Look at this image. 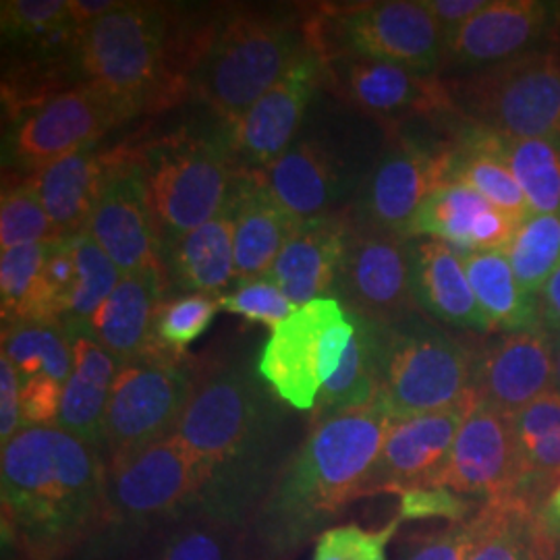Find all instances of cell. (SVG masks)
Returning a JSON list of instances; mask_svg holds the SVG:
<instances>
[{
    "mask_svg": "<svg viewBox=\"0 0 560 560\" xmlns=\"http://www.w3.org/2000/svg\"><path fill=\"white\" fill-rule=\"evenodd\" d=\"M258 374L222 365L194 384L175 428L208 471L196 509L249 527L284 459V411Z\"/></svg>",
    "mask_w": 560,
    "mask_h": 560,
    "instance_id": "obj_1",
    "label": "cell"
},
{
    "mask_svg": "<svg viewBox=\"0 0 560 560\" xmlns=\"http://www.w3.org/2000/svg\"><path fill=\"white\" fill-rule=\"evenodd\" d=\"M393 418L381 400L312 423L249 521L245 560H295L363 497Z\"/></svg>",
    "mask_w": 560,
    "mask_h": 560,
    "instance_id": "obj_2",
    "label": "cell"
},
{
    "mask_svg": "<svg viewBox=\"0 0 560 560\" xmlns=\"http://www.w3.org/2000/svg\"><path fill=\"white\" fill-rule=\"evenodd\" d=\"M2 534L23 560L67 559L108 521L106 459L59 425H23L2 446Z\"/></svg>",
    "mask_w": 560,
    "mask_h": 560,
    "instance_id": "obj_3",
    "label": "cell"
},
{
    "mask_svg": "<svg viewBox=\"0 0 560 560\" xmlns=\"http://www.w3.org/2000/svg\"><path fill=\"white\" fill-rule=\"evenodd\" d=\"M307 30L272 15H237L212 36L194 88L229 127L266 96L307 52Z\"/></svg>",
    "mask_w": 560,
    "mask_h": 560,
    "instance_id": "obj_4",
    "label": "cell"
},
{
    "mask_svg": "<svg viewBox=\"0 0 560 560\" xmlns=\"http://www.w3.org/2000/svg\"><path fill=\"white\" fill-rule=\"evenodd\" d=\"M474 393V349L416 314L382 324L378 400L393 421L448 409Z\"/></svg>",
    "mask_w": 560,
    "mask_h": 560,
    "instance_id": "obj_5",
    "label": "cell"
},
{
    "mask_svg": "<svg viewBox=\"0 0 560 560\" xmlns=\"http://www.w3.org/2000/svg\"><path fill=\"white\" fill-rule=\"evenodd\" d=\"M457 115L506 140H560V55L527 52L444 80Z\"/></svg>",
    "mask_w": 560,
    "mask_h": 560,
    "instance_id": "obj_6",
    "label": "cell"
},
{
    "mask_svg": "<svg viewBox=\"0 0 560 560\" xmlns=\"http://www.w3.org/2000/svg\"><path fill=\"white\" fill-rule=\"evenodd\" d=\"M138 162L162 245L219 217L237 180L231 145L194 136L156 141Z\"/></svg>",
    "mask_w": 560,
    "mask_h": 560,
    "instance_id": "obj_7",
    "label": "cell"
},
{
    "mask_svg": "<svg viewBox=\"0 0 560 560\" xmlns=\"http://www.w3.org/2000/svg\"><path fill=\"white\" fill-rule=\"evenodd\" d=\"M168 15L159 2H119L81 27L75 59L85 83L140 113L164 75Z\"/></svg>",
    "mask_w": 560,
    "mask_h": 560,
    "instance_id": "obj_8",
    "label": "cell"
},
{
    "mask_svg": "<svg viewBox=\"0 0 560 560\" xmlns=\"http://www.w3.org/2000/svg\"><path fill=\"white\" fill-rule=\"evenodd\" d=\"M305 30L312 50L322 60L365 57L421 73H441L446 36L421 0L342 4L322 11Z\"/></svg>",
    "mask_w": 560,
    "mask_h": 560,
    "instance_id": "obj_9",
    "label": "cell"
},
{
    "mask_svg": "<svg viewBox=\"0 0 560 560\" xmlns=\"http://www.w3.org/2000/svg\"><path fill=\"white\" fill-rule=\"evenodd\" d=\"M355 335V320L337 298L298 307L266 340L258 376L277 399L298 411H314Z\"/></svg>",
    "mask_w": 560,
    "mask_h": 560,
    "instance_id": "obj_10",
    "label": "cell"
},
{
    "mask_svg": "<svg viewBox=\"0 0 560 560\" xmlns=\"http://www.w3.org/2000/svg\"><path fill=\"white\" fill-rule=\"evenodd\" d=\"M194 384L191 372L162 349L120 365L102 430L106 460L173 436Z\"/></svg>",
    "mask_w": 560,
    "mask_h": 560,
    "instance_id": "obj_11",
    "label": "cell"
},
{
    "mask_svg": "<svg viewBox=\"0 0 560 560\" xmlns=\"http://www.w3.org/2000/svg\"><path fill=\"white\" fill-rule=\"evenodd\" d=\"M206 483L203 463L175 434L166 436L106 460L108 520H180L198 506Z\"/></svg>",
    "mask_w": 560,
    "mask_h": 560,
    "instance_id": "obj_12",
    "label": "cell"
},
{
    "mask_svg": "<svg viewBox=\"0 0 560 560\" xmlns=\"http://www.w3.org/2000/svg\"><path fill=\"white\" fill-rule=\"evenodd\" d=\"M413 243L349 219V237L332 291L349 314L397 324L416 314L411 289Z\"/></svg>",
    "mask_w": 560,
    "mask_h": 560,
    "instance_id": "obj_13",
    "label": "cell"
},
{
    "mask_svg": "<svg viewBox=\"0 0 560 560\" xmlns=\"http://www.w3.org/2000/svg\"><path fill=\"white\" fill-rule=\"evenodd\" d=\"M136 113L90 83L60 92L30 110L13 131V161L36 173L50 162L94 148L104 133Z\"/></svg>",
    "mask_w": 560,
    "mask_h": 560,
    "instance_id": "obj_14",
    "label": "cell"
},
{
    "mask_svg": "<svg viewBox=\"0 0 560 560\" xmlns=\"http://www.w3.org/2000/svg\"><path fill=\"white\" fill-rule=\"evenodd\" d=\"M453 145L397 140L374 164L351 221L407 237L421 203L448 185Z\"/></svg>",
    "mask_w": 560,
    "mask_h": 560,
    "instance_id": "obj_15",
    "label": "cell"
},
{
    "mask_svg": "<svg viewBox=\"0 0 560 560\" xmlns=\"http://www.w3.org/2000/svg\"><path fill=\"white\" fill-rule=\"evenodd\" d=\"M324 80L339 98L376 119L399 122L457 115L444 80L397 62L335 57L324 60Z\"/></svg>",
    "mask_w": 560,
    "mask_h": 560,
    "instance_id": "obj_16",
    "label": "cell"
},
{
    "mask_svg": "<svg viewBox=\"0 0 560 560\" xmlns=\"http://www.w3.org/2000/svg\"><path fill=\"white\" fill-rule=\"evenodd\" d=\"M515 481L517 448L513 418L480 400L463 421L432 486L451 488L483 504L511 499Z\"/></svg>",
    "mask_w": 560,
    "mask_h": 560,
    "instance_id": "obj_17",
    "label": "cell"
},
{
    "mask_svg": "<svg viewBox=\"0 0 560 560\" xmlns=\"http://www.w3.org/2000/svg\"><path fill=\"white\" fill-rule=\"evenodd\" d=\"M120 275L162 268V243L150 210L140 162H115L85 226Z\"/></svg>",
    "mask_w": 560,
    "mask_h": 560,
    "instance_id": "obj_18",
    "label": "cell"
},
{
    "mask_svg": "<svg viewBox=\"0 0 560 560\" xmlns=\"http://www.w3.org/2000/svg\"><path fill=\"white\" fill-rule=\"evenodd\" d=\"M324 80V60L310 50L282 80L231 127L235 162L260 173L293 145Z\"/></svg>",
    "mask_w": 560,
    "mask_h": 560,
    "instance_id": "obj_19",
    "label": "cell"
},
{
    "mask_svg": "<svg viewBox=\"0 0 560 560\" xmlns=\"http://www.w3.org/2000/svg\"><path fill=\"white\" fill-rule=\"evenodd\" d=\"M480 395L474 393L457 405L423 413L409 420L393 421L363 497L400 494L411 488L432 486L448 457L463 421L478 407Z\"/></svg>",
    "mask_w": 560,
    "mask_h": 560,
    "instance_id": "obj_20",
    "label": "cell"
},
{
    "mask_svg": "<svg viewBox=\"0 0 560 560\" xmlns=\"http://www.w3.org/2000/svg\"><path fill=\"white\" fill-rule=\"evenodd\" d=\"M557 4L540 0H490L478 15L444 42L441 71H480L534 52L532 46L555 30Z\"/></svg>",
    "mask_w": 560,
    "mask_h": 560,
    "instance_id": "obj_21",
    "label": "cell"
},
{
    "mask_svg": "<svg viewBox=\"0 0 560 560\" xmlns=\"http://www.w3.org/2000/svg\"><path fill=\"white\" fill-rule=\"evenodd\" d=\"M555 388V340L544 326L502 335L476 351V393L511 418Z\"/></svg>",
    "mask_w": 560,
    "mask_h": 560,
    "instance_id": "obj_22",
    "label": "cell"
},
{
    "mask_svg": "<svg viewBox=\"0 0 560 560\" xmlns=\"http://www.w3.org/2000/svg\"><path fill=\"white\" fill-rule=\"evenodd\" d=\"M520 222L463 185H444L421 203L407 240L444 241L463 254L504 252Z\"/></svg>",
    "mask_w": 560,
    "mask_h": 560,
    "instance_id": "obj_23",
    "label": "cell"
},
{
    "mask_svg": "<svg viewBox=\"0 0 560 560\" xmlns=\"http://www.w3.org/2000/svg\"><path fill=\"white\" fill-rule=\"evenodd\" d=\"M349 237V212L301 222L284 243L268 279L298 307L332 291Z\"/></svg>",
    "mask_w": 560,
    "mask_h": 560,
    "instance_id": "obj_24",
    "label": "cell"
},
{
    "mask_svg": "<svg viewBox=\"0 0 560 560\" xmlns=\"http://www.w3.org/2000/svg\"><path fill=\"white\" fill-rule=\"evenodd\" d=\"M162 268L122 275L113 295L88 322H80L120 365L156 351V320L161 312Z\"/></svg>",
    "mask_w": 560,
    "mask_h": 560,
    "instance_id": "obj_25",
    "label": "cell"
},
{
    "mask_svg": "<svg viewBox=\"0 0 560 560\" xmlns=\"http://www.w3.org/2000/svg\"><path fill=\"white\" fill-rule=\"evenodd\" d=\"M229 203L235 219V280L264 279L301 222L282 208L258 173L241 179L237 175Z\"/></svg>",
    "mask_w": 560,
    "mask_h": 560,
    "instance_id": "obj_26",
    "label": "cell"
},
{
    "mask_svg": "<svg viewBox=\"0 0 560 560\" xmlns=\"http://www.w3.org/2000/svg\"><path fill=\"white\" fill-rule=\"evenodd\" d=\"M258 175L282 208L300 222L330 214L347 183L332 150L324 141L305 136H298L279 161Z\"/></svg>",
    "mask_w": 560,
    "mask_h": 560,
    "instance_id": "obj_27",
    "label": "cell"
},
{
    "mask_svg": "<svg viewBox=\"0 0 560 560\" xmlns=\"http://www.w3.org/2000/svg\"><path fill=\"white\" fill-rule=\"evenodd\" d=\"M62 324L73 345V370L65 384L57 425L102 451L104 416L119 374V361L80 322Z\"/></svg>",
    "mask_w": 560,
    "mask_h": 560,
    "instance_id": "obj_28",
    "label": "cell"
},
{
    "mask_svg": "<svg viewBox=\"0 0 560 560\" xmlns=\"http://www.w3.org/2000/svg\"><path fill=\"white\" fill-rule=\"evenodd\" d=\"M411 289L416 305L434 320L488 332L474 289L467 279L463 254L439 240L413 243Z\"/></svg>",
    "mask_w": 560,
    "mask_h": 560,
    "instance_id": "obj_29",
    "label": "cell"
},
{
    "mask_svg": "<svg viewBox=\"0 0 560 560\" xmlns=\"http://www.w3.org/2000/svg\"><path fill=\"white\" fill-rule=\"evenodd\" d=\"M162 266L185 291L217 298L235 280V219L226 201L212 221L162 245Z\"/></svg>",
    "mask_w": 560,
    "mask_h": 560,
    "instance_id": "obj_30",
    "label": "cell"
},
{
    "mask_svg": "<svg viewBox=\"0 0 560 560\" xmlns=\"http://www.w3.org/2000/svg\"><path fill=\"white\" fill-rule=\"evenodd\" d=\"M517 481L513 497L540 513L560 481V393L555 388L513 416Z\"/></svg>",
    "mask_w": 560,
    "mask_h": 560,
    "instance_id": "obj_31",
    "label": "cell"
},
{
    "mask_svg": "<svg viewBox=\"0 0 560 560\" xmlns=\"http://www.w3.org/2000/svg\"><path fill=\"white\" fill-rule=\"evenodd\" d=\"M110 166L90 148L50 162L30 175L50 221L65 240L85 231Z\"/></svg>",
    "mask_w": 560,
    "mask_h": 560,
    "instance_id": "obj_32",
    "label": "cell"
},
{
    "mask_svg": "<svg viewBox=\"0 0 560 560\" xmlns=\"http://www.w3.org/2000/svg\"><path fill=\"white\" fill-rule=\"evenodd\" d=\"M448 185L469 187L517 222L532 214L520 183L504 159L499 136L480 127L469 125L453 143Z\"/></svg>",
    "mask_w": 560,
    "mask_h": 560,
    "instance_id": "obj_33",
    "label": "cell"
},
{
    "mask_svg": "<svg viewBox=\"0 0 560 560\" xmlns=\"http://www.w3.org/2000/svg\"><path fill=\"white\" fill-rule=\"evenodd\" d=\"M463 266L488 332L511 335L541 328L538 300L523 291L504 252L463 254Z\"/></svg>",
    "mask_w": 560,
    "mask_h": 560,
    "instance_id": "obj_34",
    "label": "cell"
},
{
    "mask_svg": "<svg viewBox=\"0 0 560 560\" xmlns=\"http://www.w3.org/2000/svg\"><path fill=\"white\" fill-rule=\"evenodd\" d=\"M351 316L355 320V335L340 360L337 374L320 390L312 423L372 405L381 395L382 324L355 314Z\"/></svg>",
    "mask_w": 560,
    "mask_h": 560,
    "instance_id": "obj_35",
    "label": "cell"
},
{
    "mask_svg": "<svg viewBox=\"0 0 560 560\" xmlns=\"http://www.w3.org/2000/svg\"><path fill=\"white\" fill-rule=\"evenodd\" d=\"M2 355L25 382H55L65 388L73 370V345L62 320H25L2 326Z\"/></svg>",
    "mask_w": 560,
    "mask_h": 560,
    "instance_id": "obj_36",
    "label": "cell"
},
{
    "mask_svg": "<svg viewBox=\"0 0 560 560\" xmlns=\"http://www.w3.org/2000/svg\"><path fill=\"white\" fill-rule=\"evenodd\" d=\"M55 245L57 243H32L2 249V326L25 320H55L50 314L44 282V270Z\"/></svg>",
    "mask_w": 560,
    "mask_h": 560,
    "instance_id": "obj_37",
    "label": "cell"
},
{
    "mask_svg": "<svg viewBox=\"0 0 560 560\" xmlns=\"http://www.w3.org/2000/svg\"><path fill=\"white\" fill-rule=\"evenodd\" d=\"M476 515L480 521V540L469 560H532L540 532L538 511L511 497L483 502Z\"/></svg>",
    "mask_w": 560,
    "mask_h": 560,
    "instance_id": "obj_38",
    "label": "cell"
},
{
    "mask_svg": "<svg viewBox=\"0 0 560 560\" xmlns=\"http://www.w3.org/2000/svg\"><path fill=\"white\" fill-rule=\"evenodd\" d=\"M499 140L529 212L560 214V140Z\"/></svg>",
    "mask_w": 560,
    "mask_h": 560,
    "instance_id": "obj_39",
    "label": "cell"
},
{
    "mask_svg": "<svg viewBox=\"0 0 560 560\" xmlns=\"http://www.w3.org/2000/svg\"><path fill=\"white\" fill-rule=\"evenodd\" d=\"M247 527L200 509L177 520L161 560H245Z\"/></svg>",
    "mask_w": 560,
    "mask_h": 560,
    "instance_id": "obj_40",
    "label": "cell"
},
{
    "mask_svg": "<svg viewBox=\"0 0 560 560\" xmlns=\"http://www.w3.org/2000/svg\"><path fill=\"white\" fill-rule=\"evenodd\" d=\"M504 256L523 291L538 300L546 280L560 266V214H529L520 222Z\"/></svg>",
    "mask_w": 560,
    "mask_h": 560,
    "instance_id": "obj_41",
    "label": "cell"
},
{
    "mask_svg": "<svg viewBox=\"0 0 560 560\" xmlns=\"http://www.w3.org/2000/svg\"><path fill=\"white\" fill-rule=\"evenodd\" d=\"M0 25L4 38L38 42L42 48L75 46L80 36L71 20V0H4Z\"/></svg>",
    "mask_w": 560,
    "mask_h": 560,
    "instance_id": "obj_42",
    "label": "cell"
},
{
    "mask_svg": "<svg viewBox=\"0 0 560 560\" xmlns=\"http://www.w3.org/2000/svg\"><path fill=\"white\" fill-rule=\"evenodd\" d=\"M71 241L78 279L62 322H88L101 310L102 303L113 295L122 275L115 261L102 252L101 245L90 237L88 231H81Z\"/></svg>",
    "mask_w": 560,
    "mask_h": 560,
    "instance_id": "obj_43",
    "label": "cell"
},
{
    "mask_svg": "<svg viewBox=\"0 0 560 560\" xmlns=\"http://www.w3.org/2000/svg\"><path fill=\"white\" fill-rule=\"evenodd\" d=\"M59 241H65V237L50 221L30 177L11 189H4L2 206H0V247L2 249L32 245V243H59Z\"/></svg>",
    "mask_w": 560,
    "mask_h": 560,
    "instance_id": "obj_44",
    "label": "cell"
},
{
    "mask_svg": "<svg viewBox=\"0 0 560 560\" xmlns=\"http://www.w3.org/2000/svg\"><path fill=\"white\" fill-rule=\"evenodd\" d=\"M219 310V298L198 293L162 305L154 330L156 347L171 355L183 353L194 340L208 330Z\"/></svg>",
    "mask_w": 560,
    "mask_h": 560,
    "instance_id": "obj_45",
    "label": "cell"
},
{
    "mask_svg": "<svg viewBox=\"0 0 560 560\" xmlns=\"http://www.w3.org/2000/svg\"><path fill=\"white\" fill-rule=\"evenodd\" d=\"M400 520L382 529H363L360 525H337L322 532L314 548V560H388L386 546L395 538Z\"/></svg>",
    "mask_w": 560,
    "mask_h": 560,
    "instance_id": "obj_46",
    "label": "cell"
},
{
    "mask_svg": "<svg viewBox=\"0 0 560 560\" xmlns=\"http://www.w3.org/2000/svg\"><path fill=\"white\" fill-rule=\"evenodd\" d=\"M219 303L224 312L237 314L245 320L266 324L272 330L298 312V305L268 277L241 282L233 289V293L219 298Z\"/></svg>",
    "mask_w": 560,
    "mask_h": 560,
    "instance_id": "obj_47",
    "label": "cell"
},
{
    "mask_svg": "<svg viewBox=\"0 0 560 560\" xmlns=\"http://www.w3.org/2000/svg\"><path fill=\"white\" fill-rule=\"evenodd\" d=\"M399 520H446L463 523L478 513L481 504L444 486H421L399 494Z\"/></svg>",
    "mask_w": 560,
    "mask_h": 560,
    "instance_id": "obj_48",
    "label": "cell"
},
{
    "mask_svg": "<svg viewBox=\"0 0 560 560\" xmlns=\"http://www.w3.org/2000/svg\"><path fill=\"white\" fill-rule=\"evenodd\" d=\"M480 511V509H478ZM480 540L478 515L423 536L405 560H469Z\"/></svg>",
    "mask_w": 560,
    "mask_h": 560,
    "instance_id": "obj_49",
    "label": "cell"
},
{
    "mask_svg": "<svg viewBox=\"0 0 560 560\" xmlns=\"http://www.w3.org/2000/svg\"><path fill=\"white\" fill-rule=\"evenodd\" d=\"M78 279V266H75V254H73V241H59L52 247V254L44 270V282H46V298L50 305V314L55 320H62L67 312V303L71 298V291Z\"/></svg>",
    "mask_w": 560,
    "mask_h": 560,
    "instance_id": "obj_50",
    "label": "cell"
},
{
    "mask_svg": "<svg viewBox=\"0 0 560 560\" xmlns=\"http://www.w3.org/2000/svg\"><path fill=\"white\" fill-rule=\"evenodd\" d=\"M23 430L21 381L18 370L0 353V444L7 446Z\"/></svg>",
    "mask_w": 560,
    "mask_h": 560,
    "instance_id": "obj_51",
    "label": "cell"
},
{
    "mask_svg": "<svg viewBox=\"0 0 560 560\" xmlns=\"http://www.w3.org/2000/svg\"><path fill=\"white\" fill-rule=\"evenodd\" d=\"M421 2L432 13V18L439 21L444 36H448L453 30H457L465 21L478 15L481 9H486L490 0H421Z\"/></svg>",
    "mask_w": 560,
    "mask_h": 560,
    "instance_id": "obj_52",
    "label": "cell"
},
{
    "mask_svg": "<svg viewBox=\"0 0 560 560\" xmlns=\"http://www.w3.org/2000/svg\"><path fill=\"white\" fill-rule=\"evenodd\" d=\"M541 326L550 332H560V266L552 272V277L546 280L544 289L538 295Z\"/></svg>",
    "mask_w": 560,
    "mask_h": 560,
    "instance_id": "obj_53",
    "label": "cell"
},
{
    "mask_svg": "<svg viewBox=\"0 0 560 560\" xmlns=\"http://www.w3.org/2000/svg\"><path fill=\"white\" fill-rule=\"evenodd\" d=\"M119 2L115 0H71V20L78 27H85L92 21L101 20L108 11H113Z\"/></svg>",
    "mask_w": 560,
    "mask_h": 560,
    "instance_id": "obj_54",
    "label": "cell"
},
{
    "mask_svg": "<svg viewBox=\"0 0 560 560\" xmlns=\"http://www.w3.org/2000/svg\"><path fill=\"white\" fill-rule=\"evenodd\" d=\"M538 520H540L544 532L560 541V481L559 486L552 490V494L541 504Z\"/></svg>",
    "mask_w": 560,
    "mask_h": 560,
    "instance_id": "obj_55",
    "label": "cell"
},
{
    "mask_svg": "<svg viewBox=\"0 0 560 560\" xmlns=\"http://www.w3.org/2000/svg\"><path fill=\"white\" fill-rule=\"evenodd\" d=\"M532 560H560V541L555 540L552 536H548V534L544 532L541 523L538 538H536V544H534Z\"/></svg>",
    "mask_w": 560,
    "mask_h": 560,
    "instance_id": "obj_56",
    "label": "cell"
},
{
    "mask_svg": "<svg viewBox=\"0 0 560 560\" xmlns=\"http://www.w3.org/2000/svg\"><path fill=\"white\" fill-rule=\"evenodd\" d=\"M555 340V372H557V390L560 393V332L552 335Z\"/></svg>",
    "mask_w": 560,
    "mask_h": 560,
    "instance_id": "obj_57",
    "label": "cell"
},
{
    "mask_svg": "<svg viewBox=\"0 0 560 560\" xmlns=\"http://www.w3.org/2000/svg\"><path fill=\"white\" fill-rule=\"evenodd\" d=\"M555 32L559 38V55H560V4H557V21H555Z\"/></svg>",
    "mask_w": 560,
    "mask_h": 560,
    "instance_id": "obj_58",
    "label": "cell"
}]
</instances>
